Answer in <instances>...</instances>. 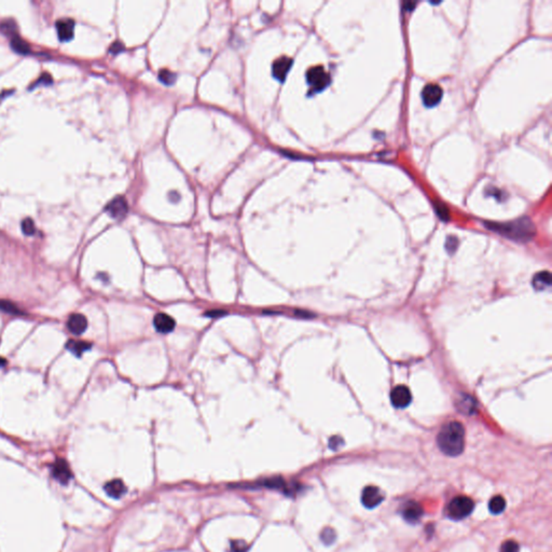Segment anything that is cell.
I'll use <instances>...</instances> for the list:
<instances>
[{
	"label": "cell",
	"mask_w": 552,
	"mask_h": 552,
	"mask_svg": "<svg viewBox=\"0 0 552 552\" xmlns=\"http://www.w3.org/2000/svg\"><path fill=\"white\" fill-rule=\"evenodd\" d=\"M437 445L448 456H459L465 449V428L463 424L451 421L445 424L438 432Z\"/></svg>",
	"instance_id": "cell-1"
},
{
	"label": "cell",
	"mask_w": 552,
	"mask_h": 552,
	"mask_svg": "<svg viewBox=\"0 0 552 552\" xmlns=\"http://www.w3.org/2000/svg\"><path fill=\"white\" fill-rule=\"evenodd\" d=\"M490 230L499 232L506 238L515 241H528L535 235V227L533 223L528 218H520L515 222L504 223V224H486Z\"/></svg>",
	"instance_id": "cell-2"
},
{
	"label": "cell",
	"mask_w": 552,
	"mask_h": 552,
	"mask_svg": "<svg viewBox=\"0 0 552 552\" xmlns=\"http://www.w3.org/2000/svg\"><path fill=\"white\" fill-rule=\"evenodd\" d=\"M475 504L468 496H456L450 503H449L448 507L446 509L447 516L457 521V520H463L467 518L471 512L474 511Z\"/></svg>",
	"instance_id": "cell-3"
},
{
	"label": "cell",
	"mask_w": 552,
	"mask_h": 552,
	"mask_svg": "<svg viewBox=\"0 0 552 552\" xmlns=\"http://www.w3.org/2000/svg\"><path fill=\"white\" fill-rule=\"evenodd\" d=\"M306 81L310 85L311 93H318L329 85L330 76L322 66H315L307 70Z\"/></svg>",
	"instance_id": "cell-4"
},
{
	"label": "cell",
	"mask_w": 552,
	"mask_h": 552,
	"mask_svg": "<svg viewBox=\"0 0 552 552\" xmlns=\"http://www.w3.org/2000/svg\"><path fill=\"white\" fill-rule=\"evenodd\" d=\"M384 493L374 485L366 486L361 493V503L368 509H373L384 501Z\"/></svg>",
	"instance_id": "cell-5"
},
{
	"label": "cell",
	"mask_w": 552,
	"mask_h": 552,
	"mask_svg": "<svg viewBox=\"0 0 552 552\" xmlns=\"http://www.w3.org/2000/svg\"><path fill=\"white\" fill-rule=\"evenodd\" d=\"M392 404L395 408L404 409L410 405L412 400L411 392L405 385H398L391 393Z\"/></svg>",
	"instance_id": "cell-6"
},
{
	"label": "cell",
	"mask_w": 552,
	"mask_h": 552,
	"mask_svg": "<svg viewBox=\"0 0 552 552\" xmlns=\"http://www.w3.org/2000/svg\"><path fill=\"white\" fill-rule=\"evenodd\" d=\"M444 90L438 84H427L422 91V99L426 107H435L443 98Z\"/></svg>",
	"instance_id": "cell-7"
},
{
	"label": "cell",
	"mask_w": 552,
	"mask_h": 552,
	"mask_svg": "<svg viewBox=\"0 0 552 552\" xmlns=\"http://www.w3.org/2000/svg\"><path fill=\"white\" fill-rule=\"evenodd\" d=\"M402 518H404L407 522L414 524L417 523L421 520L422 516L424 515V510L421 505L415 501H409L407 502L401 509Z\"/></svg>",
	"instance_id": "cell-8"
},
{
	"label": "cell",
	"mask_w": 552,
	"mask_h": 552,
	"mask_svg": "<svg viewBox=\"0 0 552 552\" xmlns=\"http://www.w3.org/2000/svg\"><path fill=\"white\" fill-rule=\"evenodd\" d=\"M52 476L58 480L61 484H67L72 479L73 474L69 468V465L64 460H58L52 466Z\"/></svg>",
	"instance_id": "cell-9"
},
{
	"label": "cell",
	"mask_w": 552,
	"mask_h": 552,
	"mask_svg": "<svg viewBox=\"0 0 552 552\" xmlns=\"http://www.w3.org/2000/svg\"><path fill=\"white\" fill-rule=\"evenodd\" d=\"M291 66H293V60L287 57H282L275 60L272 66L273 77L280 81H284L286 79Z\"/></svg>",
	"instance_id": "cell-10"
},
{
	"label": "cell",
	"mask_w": 552,
	"mask_h": 552,
	"mask_svg": "<svg viewBox=\"0 0 552 552\" xmlns=\"http://www.w3.org/2000/svg\"><path fill=\"white\" fill-rule=\"evenodd\" d=\"M153 325L157 333L170 334L175 329L176 322L170 315L165 313H157L153 318Z\"/></svg>",
	"instance_id": "cell-11"
},
{
	"label": "cell",
	"mask_w": 552,
	"mask_h": 552,
	"mask_svg": "<svg viewBox=\"0 0 552 552\" xmlns=\"http://www.w3.org/2000/svg\"><path fill=\"white\" fill-rule=\"evenodd\" d=\"M128 203H126V200L122 198V196H118V198L114 199L106 206L108 214L115 219H122L128 214Z\"/></svg>",
	"instance_id": "cell-12"
},
{
	"label": "cell",
	"mask_w": 552,
	"mask_h": 552,
	"mask_svg": "<svg viewBox=\"0 0 552 552\" xmlns=\"http://www.w3.org/2000/svg\"><path fill=\"white\" fill-rule=\"evenodd\" d=\"M67 328L72 334L80 336L88 328V319L82 314H72L67 320Z\"/></svg>",
	"instance_id": "cell-13"
},
{
	"label": "cell",
	"mask_w": 552,
	"mask_h": 552,
	"mask_svg": "<svg viewBox=\"0 0 552 552\" xmlns=\"http://www.w3.org/2000/svg\"><path fill=\"white\" fill-rule=\"evenodd\" d=\"M57 30L60 40L69 41L73 39L75 33V22L74 20L65 19L57 22Z\"/></svg>",
	"instance_id": "cell-14"
},
{
	"label": "cell",
	"mask_w": 552,
	"mask_h": 552,
	"mask_svg": "<svg viewBox=\"0 0 552 552\" xmlns=\"http://www.w3.org/2000/svg\"><path fill=\"white\" fill-rule=\"evenodd\" d=\"M106 493L113 499H120L126 493V486L124 485L123 481L120 479H115L109 481L105 485Z\"/></svg>",
	"instance_id": "cell-15"
},
{
	"label": "cell",
	"mask_w": 552,
	"mask_h": 552,
	"mask_svg": "<svg viewBox=\"0 0 552 552\" xmlns=\"http://www.w3.org/2000/svg\"><path fill=\"white\" fill-rule=\"evenodd\" d=\"M456 407L460 409L462 413L471 415L476 412V400L468 395H463L457 400Z\"/></svg>",
	"instance_id": "cell-16"
},
{
	"label": "cell",
	"mask_w": 552,
	"mask_h": 552,
	"mask_svg": "<svg viewBox=\"0 0 552 552\" xmlns=\"http://www.w3.org/2000/svg\"><path fill=\"white\" fill-rule=\"evenodd\" d=\"M532 285L536 290H545L551 285V274L548 271H542L533 278Z\"/></svg>",
	"instance_id": "cell-17"
},
{
	"label": "cell",
	"mask_w": 552,
	"mask_h": 552,
	"mask_svg": "<svg viewBox=\"0 0 552 552\" xmlns=\"http://www.w3.org/2000/svg\"><path fill=\"white\" fill-rule=\"evenodd\" d=\"M91 346H92V344H90L88 342L75 341V340H69L66 344V348L68 349V351H70L73 354H75L76 356H81L82 353L89 351L91 349Z\"/></svg>",
	"instance_id": "cell-18"
},
{
	"label": "cell",
	"mask_w": 552,
	"mask_h": 552,
	"mask_svg": "<svg viewBox=\"0 0 552 552\" xmlns=\"http://www.w3.org/2000/svg\"><path fill=\"white\" fill-rule=\"evenodd\" d=\"M506 508V501L501 495H496L488 503V509L493 515H500Z\"/></svg>",
	"instance_id": "cell-19"
},
{
	"label": "cell",
	"mask_w": 552,
	"mask_h": 552,
	"mask_svg": "<svg viewBox=\"0 0 552 552\" xmlns=\"http://www.w3.org/2000/svg\"><path fill=\"white\" fill-rule=\"evenodd\" d=\"M11 48L15 52L20 54H28L30 52L29 44L25 40H23V39L19 37L18 35H15L11 38Z\"/></svg>",
	"instance_id": "cell-20"
},
{
	"label": "cell",
	"mask_w": 552,
	"mask_h": 552,
	"mask_svg": "<svg viewBox=\"0 0 552 552\" xmlns=\"http://www.w3.org/2000/svg\"><path fill=\"white\" fill-rule=\"evenodd\" d=\"M0 30L7 36H15V31H17V24H15L13 20H6L2 24H0Z\"/></svg>",
	"instance_id": "cell-21"
},
{
	"label": "cell",
	"mask_w": 552,
	"mask_h": 552,
	"mask_svg": "<svg viewBox=\"0 0 552 552\" xmlns=\"http://www.w3.org/2000/svg\"><path fill=\"white\" fill-rule=\"evenodd\" d=\"M320 538H321L322 542L325 543V545H331V543H333L336 540V533H335V531L333 530V528L326 527L325 530L321 532Z\"/></svg>",
	"instance_id": "cell-22"
},
{
	"label": "cell",
	"mask_w": 552,
	"mask_h": 552,
	"mask_svg": "<svg viewBox=\"0 0 552 552\" xmlns=\"http://www.w3.org/2000/svg\"><path fill=\"white\" fill-rule=\"evenodd\" d=\"M22 231L25 235H34L36 232V227L33 220L26 218L22 222Z\"/></svg>",
	"instance_id": "cell-23"
},
{
	"label": "cell",
	"mask_w": 552,
	"mask_h": 552,
	"mask_svg": "<svg viewBox=\"0 0 552 552\" xmlns=\"http://www.w3.org/2000/svg\"><path fill=\"white\" fill-rule=\"evenodd\" d=\"M519 551H520V547L518 545V542L512 539L504 541L500 549V552H519Z\"/></svg>",
	"instance_id": "cell-24"
},
{
	"label": "cell",
	"mask_w": 552,
	"mask_h": 552,
	"mask_svg": "<svg viewBox=\"0 0 552 552\" xmlns=\"http://www.w3.org/2000/svg\"><path fill=\"white\" fill-rule=\"evenodd\" d=\"M175 78H176L175 75L173 74L172 72H170V70H168V69H163V70H161V72L159 73V79H160V80H161L163 83L168 84V85H171V84L174 83Z\"/></svg>",
	"instance_id": "cell-25"
},
{
	"label": "cell",
	"mask_w": 552,
	"mask_h": 552,
	"mask_svg": "<svg viewBox=\"0 0 552 552\" xmlns=\"http://www.w3.org/2000/svg\"><path fill=\"white\" fill-rule=\"evenodd\" d=\"M0 310L10 314H19V309L17 306L12 304L11 302L5 301V300H0Z\"/></svg>",
	"instance_id": "cell-26"
},
{
	"label": "cell",
	"mask_w": 552,
	"mask_h": 552,
	"mask_svg": "<svg viewBox=\"0 0 552 552\" xmlns=\"http://www.w3.org/2000/svg\"><path fill=\"white\" fill-rule=\"evenodd\" d=\"M246 543L241 540H235L231 543L230 552H246Z\"/></svg>",
	"instance_id": "cell-27"
},
{
	"label": "cell",
	"mask_w": 552,
	"mask_h": 552,
	"mask_svg": "<svg viewBox=\"0 0 552 552\" xmlns=\"http://www.w3.org/2000/svg\"><path fill=\"white\" fill-rule=\"evenodd\" d=\"M436 210H437V212H438V216H439L441 219H443V220H445V222H446V220L449 219V217H450V216H449V210H448V208L445 206V205H443V204L438 205V206L436 207Z\"/></svg>",
	"instance_id": "cell-28"
},
{
	"label": "cell",
	"mask_w": 552,
	"mask_h": 552,
	"mask_svg": "<svg viewBox=\"0 0 552 552\" xmlns=\"http://www.w3.org/2000/svg\"><path fill=\"white\" fill-rule=\"evenodd\" d=\"M119 48H122V44L120 42H115L112 48H110V52H112V53H119L120 52Z\"/></svg>",
	"instance_id": "cell-29"
},
{
	"label": "cell",
	"mask_w": 552,
	"mask_h": 552,
	"mask_svg": "<svg viewBox=\"0 0 552 552\" xmlns=\"http://www.w3.org/2000/svg\"><path fill=\"white\" fill-rule=\"evenodd\" d=\"M5 362H6V361H5V359H3V358H0V367H3V365L5 364Z\"/></svg>",
	"instance_id": "cell-30"
}]
</instances>
